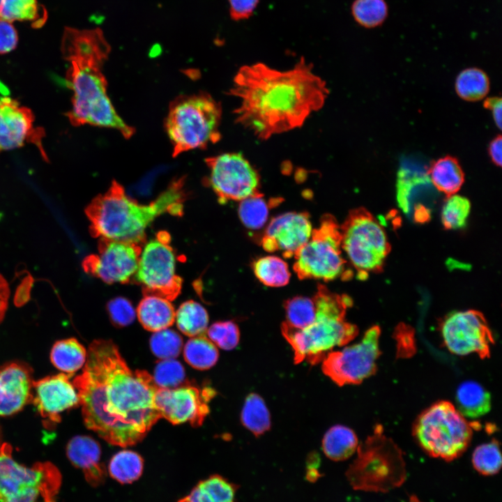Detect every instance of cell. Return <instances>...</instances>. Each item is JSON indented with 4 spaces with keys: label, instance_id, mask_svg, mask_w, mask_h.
I'll list each match as a JSON object with an SVG mask.
<instances>
[{
    "label": "cell",
    "instance_id": "cell-1",
    "mask_svg": "<svg viewBox=\"0 0 502 502\" xmlns=\"http://www.w3.org/2000/svg\"><path fill=\"white\" fill-rule=\"evenodd\" d=\"M72 382L85 426L111 445L137 444L161 418L153 376L131 370L111 340L91 343L82 372Z\"/></svg>",
    "mask_w": 502,
    "mask_h": 502
},
{
    "label": "cell",
    "instance_id": "cell-2",
    "mask_svg": "<svg viewBox=\"0 0 502 502\" xmlns=\"http://www.w3.org/2000/svg\"><path fill=\"white\" fill-rule=\"evenodd\" d=\"M229 93L240 100L234 111L236 122L266 140L301 127L324 106L329 91L302 57L287 70L263 63L243 66L234 76Z\"/></svg>",
    "mask_w": 502,
    "mask_h": 502
},
{
    "label": "cell",
    "instance_id": "cell-3",
    "mask_svg": "<svg viewBox=\"0 0 502 502\" xmlns=\"http://www.w3.org/2000/svg\"><path fill=\"white\" fill-rule=\"evenodd\" d=\"M110 51L100 29H65L61 52L68 62L66 83L72 91V106L66 116L73 126L88 124L114 129L129 139L135 128L119 116L107 93L102 67Z\"/></svg>",
    "mask_w": 502,
    "mask_h": 502
},
{
    "label": "cell",
    "instance_id": "cell-4",
    "mask_svg": "<svg viewBox=\"0 0 502 502\" xmlns=\"http://www.w3.org/2000/svg\"><path fill=\"white\" fill-rule=\"evenodd\" d=\"M184 177L174 179L154 201L140 204L113 181L108 190L96 196L85 208L93 237L143 245L146 229L158 216L167 213L181 216L186 197Z\"/></svg>",
    "mask_w": 502,
    "mask_h": 502
},
{
    "label": "cell",
    "instance_id": "cell-5",
    "mask_svg": "<svg viewBox=\"0 0 502 502\" xmlns=\"http://www.w3.org/2000/svg\"><path fill=\"white\" fill-rule=\"evenodd\" d=\"M312 298L316 316L312 324L301 330L284 322L281 325L282 334L293 349L295 363H321L334 347L348 344L358 333V327L345 319L352 305L349 296L332 292L319 284Z\"/></svg>",
    "mask_w": 502,
    "mask_h": 502
},
{
    "label": "cell",
    "instance_id": "cell-6",
    "mask_svg": "<svg viewBox=\"0 0 502 502\" xmlns=\"http://www.w3.org/2000/svg\"><path fill=\"white\" fill-rule=\"evenodd\" d=\"M221 117L220 104L205 92L175 98L165 122L173 147L172 156L218 142L221 137Z\"/></svg>",
    "mask_w": 502,
    "mask_h": 502
},
{
    "label": "cell",
    "instance_id": "cell-7",
    "mask_svg": "<svg viewBox=\"0 0 502 502\" xmlns=\"http://www.w3.org/2000/svg\"><path fill=\"white\" fill-rule=\"evenodd\" d=\"M413 433L429 455L451 461L467 448L473 434V425L452 403L439 401L418 416Z\"/></svg>",
    "mask_w": 502,
    "mask_h": 502
},
{
    "label": "cell",
    "instance_id": "cell-8",
    "mask_svg": "<svg viewBox=\"0 0 502 502\" xmlns=\"http://www.w3.org/2000/svg\"><path fill=\"white\" fill-rule=\"evenodd\" d=\"M342 251L340 225L334 216L324 214L310 239L293 257V269L300 280L349 279L351 271Z\"/></svg>",
    "mask_w": 502,
    "mask_h": 502
},
{
    "label": "cell",
    "instance_id": "cell-9",
    "mask_svg": "<svg viewBox=\"0 0 502 502\" xmlns=\"http://www.w3.org/2000/svg\"><path fill=\"white\" fill-rule=\"evenodd\" d=\"M342 250L363 278L382 270L390 248L386 234L365 208L353 209L340 225Z\"/></svg>",
    "mask_w": 502,
    "mask_h": 502
},
{
    "label": "cell",
    "instance_id": "cell-10",
    "mask_svg": "<svg viewBox=\"0 0 502 502\" xmlns=\"http://www.w3.org/2000/svg\"><path fill=\"white\" fill-rule=\"evenodd\" d=\"M61 484V476L51 463L22 466L12 457L11 446L0 447V502H38L53 498Z\"/></svg>",
    "mask_w": 502,
    "mask_h": 502
},
{
    "label": "cell",
    "instance_id": "cell-11",
    "mask_svg": "<svg viewBox=\"0 0 502 502\" xmlns=\"http://www.w3.org/2000/svg\"><path fill=\"white\" fill-rule=\"evenodd\" d=\"M404 461L400 450L383 434L380 425L372 436L358 447V457L347 472L351 485L358 489L385 490L395 487L390 473L404 474Z\"/></svg>",
    "mask_w": 502,
    "mask_h": 502
},
{
    "label": "cell",
    "instance_id": "cell-12",
    "mask_svg": "<svg viewBox=\"0 0 502 502\" xmlns=\"http://www.w3.org/2000/svg\"><path fill=\"white\" fill-rule=\"evenodd\" d=\"M170 240L167 231H160L142 250L133 279L142 286L144 296L172 301L181 293L183 280L176 274V257Z\"/></svg>",
    "mask_w": 502,
    "mask_h": 502
},
{
    "label": "cell",
    "instance_id": "cell-13",
    "mask_svg": "<svg viewBox=\"0 0 502 502\" xmlns=\"http://www.w3.org/2000/svg\"><path fill=\"white\" fill-rule=\"evenodd\" d=\"M380 334V328L373 326L360 342L328 353L322 360L323 372L338 386L358 384L374 374L381 353Z\"/></svg>",
    "mask_w": 502,
    "mask_h": 502
},
{
    "label": "cell",
    "instance_id": "cell-14",
    "mask_svg": "<svg viewBox=\"0 0 502 502\" xmlns=\"http://www.w3.org/2000/svg\"><path fill=\"white\" fill-rule=\"evenodd\" d=\"M207 183L222 204L262 194L257 170L241 153H226L205 160Z\"/></svg>",
    "mask_w": 502,
    "mask_h": 502
},
{
    "label": "cell",
    "instance_id": "cell-15",
    "mask_svg": "<svg viewBox=\"0 0 502 502\" xmlns=\"http://www.w3.org/2000/svg\"><path fill=\"white\" fill-rule=\"evenodd\" d=\"M441 333L447 349L456 355L476 353L490 356L494 340L483 314L473 310L449 314L441 324Z\"/></svg>",
    "mask_w": 502,
    "mask_h": 502
},
{
    "label": "cell",
    "instance_id": "cell-16",
    "mask_svg": "<svg viewBox=\"0 0 502 502\" xmlns=\"http://www.w3.org/2000/svg\"><path fill=\"white\" fill-rule=\"evenodd\" d=\"M98 253L86 257L84 271L107 284H126L137 271L142 245L100 238Z\"/></svg>",
    "mask_w": 502,
    "mask_h": 502
},
{
    "label": "cell",
    "instance_id": "cell-17",
    "mask_svg": "<svg viewBox=\"0 0 502 502\" xmlns=\"http://www.w3.org/2000/svg\"><path fill=\"white\" fill-rule=\"evenodd\" d=\"M45 135V130L35 126V117L29 108L10 96H0V153L30 143L39 150L43 159L49 162L42 142Z\"/></svg>",
    "mask_w": 502,
    "mask_h": 502
},
{
    "label": "cell",
    "instance_id": "cell-18",
    "mask_svg": "<svg viewBox=\"0 0 502 502\" xmlns=\"http://www.w3.org/2000/svg\"><path fill=\"white\" fill-rule=\"evenodd\" d=\"M201 393L194 386H181L175 388H158L154 403L161 418L173 425L190 422L195 427L200 426L209 412L207 401L211 394Z\"/></svg>",
    "mask_w": 502,
    "mask_h": 502
},
{
    "label": "cell",
    "instance_id": "cell-19",
    "mask_svg": "<svg viewBox=\"0 0 502 502\" xmlns=\"http://www.w3.org/2000/svg\"><path fill=\"white\" fill-rule=\"evenodd\" d=\"M312 231L308 213L287 212L269 222L260 243L267 252H280L290 258L310 239Z\"/></svg>",
    "mask_w": 502,
    "mask_h": 502
},
{
    "label": "cell",
    "instance_id": "cell-20",
    "mask_svg": "<svg viewBox=\"0 0 502 502\" xmlns=\"http://www.w3.org/2000/svg\"><path fill=\"white\" fill-rule=\"evenodd\" d=\"M72 375L60 373L32 382L36 391L32 402L51 423H60L61 412L79 404L77 391L70 381Z\"/></svg>",
    "mask_w": 502,
    "mask_h": 502
},
{
    "label": "cell",
    "instance_id": "cell-21",
    "mask_svg": "<svg viewBox=\"0 0 502 502\" xmlns=\"http://www.w3.org/2000/svg\"><path fill=\"white\" fill-rule=\"evenodd\" d=\"M32 382L25 365L11 363L0 367V416L14 414L32 402Z\"/></svg>",
    "mask_w": 502,
    "mask_h": 502
},
{
    "label": "cell",
    "instance_id": "cell-22",
    "mask_svg": "<svg viewBox=\"0 0 502 502\" xmlns=\"http://www.w3.org/2000/svg\"><path fill=\"white\" fill-rule=\"evenodd\" d=\"M66 452L69 460L83 471L90 485L104 484L107 472L100 462V446L95 439L88 436H75L68 442Z\"/></svg>",
    "mask_w": 502,
    "mask_h": 502
},
{
    "label": "cell",
    "instance_id": "cell-23",
    "mask_svg": "<svg viewBox=\"0 0 502 502\" xmlns=\"http://www.w3.org/2000/svg\"><path fill=\"white\" fill-rule=\"evenodd\" d=\"M176 311L170 301L162 297L146 295L139 303L136 316L147 330L156 332L173 325Z\"/></svg>",
    "mask_w": 502,
    "mask_h": 502
},
{
    "label": "cell",
    "instance_id": "cell-24",
    "mask_svg": "<svg viewBox=\"0 0 502 502\" xmlns=\"http://www.w3.org/2000/svg\"><path fill=\"white\" fill-rule=\"evenodd\" d=\"M429 181L447 196L456 194L464 182V173L457 158L446 155L433 162L427 172Z\"/></svg>",
    "mask_w": 502,
    "mask_h": 502
},
{
    "label": "cell",
    "instance_id": "cell-25",
    "mask_svg": "<svg viewBox=\"0 0 502 502\" xmlns=\"http://www.w3.org/2000/svg\"><path fill=\"white\" fill-rule=\"evenodd\" d=\"M455 400L456 409L465 418H479L491 409L489 393L473 381H464L458 386Z\"/></svg>",
    "mask_w": 502,
    "mask_h": 502
},
{
    "label": "cell",
    "instance_id": "cell-26",
    "mask_svg": "<svg viewBox=\"0 0 502 502\" xmlns=\"http://www.w3.org/2000/svg\"><path fill=\"white\" fill-rule=\"evenodd\" d=\"M236 486L219 475L200 480L178 502H236Z\"/></svg>",
    "mask_w": 502,
    "mask_h": 502
},
{
    "label": "cell",
    "instance_id": "cell-27",
    "mask_svg": "<svg viewBox=\"0 0 502 502\" xmlns=\"http://www.w3.org/2000/svg\"><path fill=\"white\" fill-rule=\"evenodd\" d=\"M87 351L75 338L57 341L53 345L50 359L52 364L66 374H73L84 365Z\"/></svg>",
    "mask_w": 502,
    "mask_h": 502
},
{
    "label": "cell",
    "instance_id": "cell-28",
    "mask_svg": "<svg viewBox=\"0 0 502 502\" xmlns=\"http://www.w3.org/2000/svg\"><path fill=\"white\" fill-rule=\"evenodd\" d=\"M358 448V439L354 432L343 425H335L325 434L322 448L325 455L335 461L351 457Z\"/></svg>",
    "mask_w": 502,
    "mask_h": 502
},
{
    "label": "cell",
    "instance_id": "cell-29",
    "mask_svg": "<svg viewBox=\"0 0 502 502\" xmlns=\"http://www.w3.org/2000/svg\"><path fill=\"white\" fill-rule=\"evenodd\" d=\"M47 18L46 11L38 0H0V20L9 22L29 21L34 27L41 26Z\"/></svg>",
    "mask_w": 502,
    "mask_h": 502
},
{
    "label": "cell",
    "instance_id": "cell-30",
    "mask_svg": "<svg viewBox=\"0 0 502 502\" xmlns=\"http://www.w3.org/2000/svg\"><path fill=\"white\" fill-rule=\"evenodd\" d=\"M490 82L487 75L478 68H468L457 75L455 89L464 100L476 102L483 99L489 93Z\"/></svg>",
    "mask_w": 502,
    "mask_h": 502
},
{
    "label": "cell",
    "instance_id": "cell-31",
    "mask_svg": "<svg viewBox=\"0 0 502 502\" xmlns=\"http://www.w3.org/2000/svg\"><path fill=\"white\" fill-rule=\"evenodd\" d=\"M175 321L181 333L193 337L205 334L208 314L200 303L189 300L179 306L176 312Z\"/></svg>",
    "mask_w": 502,
    "mask_h": 502
},
{
    "label": "cell",
    "instance_id": "cell-32",
    "mask_svg": "<svg viewBox=\"0 0 502 502\" xmlns=\"http://www.w3.org/2000/svg\"><path fill=\"white\" fill-rule=\"evenodd\" d=\"M143 469L142 456L130 450L116 453L108 464L109 476L121 484H130L137 480L142 474Z\"/></svg>",
    "mask_w": 502,
    "mask_h": 502
},
{
    "label": "cell",
    "instance_id": "cell-33",
    "mask_svg": "<svg viewBox=\"0 0 502 502\" xmlns=\"http://www.w3.org/2000/svg\"><path fill=\"white\" fill-rule=\"evenodd\" d=\"M252 268L256 277L266 286L280 287L289 282L291 274L288 265L277 256L258 258L253 261Z\"/></svg>",
    "mask_w": 502,
    "mask_h": 502
},
{
    "label": "cell",
    "instance_id": "cell-34",
    "mask_svg": "<svg viewBox=\"0 0 502 502\" xmlns=\"http://www.w3.org/2000/svg\"><path fill=\"white\" fill-rule=\"evenodd\" d=\"M185 360L195 369L205 370L218 361L219 352L215 344L204 335L191 337L183 350Z\"/></svg>",
    "mask_w": 502,
    "mask_h": 502
},
{
    "label": "cell",
    "instance_id": "cell-35",
    "mask_svg": "<svg viewBox=\"0 0 502 502\" xmlns=\"http://www.w3.org/2000/svg\"><path fill=\"white\" fill-rule=\"evenodd\" d=\"M279 201V198H273L268 202L263 194L247 197L240 201L239 218L247 229H260L268 221L270 207Z\"/></svg>",
    "mask_w": 502,
    "mask_h": 502
},
{
    "label": "cell",
    "instance_id": "cell-36",
    "mask_svg": "<svg viewBox=\"0 0 502 502\" xmlns=\"http://www.w3.org/2000/svg\"><path fill=\"white\" fill-rule=\"evenodd\" d=\"M241 420L245 428L259 436L271 427V416L264 400L256 393H250L243 406Z\"/></svg>",
    "mask_w": 502,
    "mask_h": 502
},
{
    "label": "cell",
    "instance_id": "cell-37",
    "mask_svg": "<svg viewBox=\"0 0 502 502\" xmlns=\"http://www.w3.org/2000/svg\"><path fill=\"white\" fill-rule=\"evenodd\" d=\"M351 10L354 20L366 29L381 26L388 15L385 0H354Z\"/></svg>",
    "mask_w": 502,
    "mask_h": 502
},
{
    "label": "cell",
    "instance_id": "cell-38",
    "mask_svg": "<svg viewBox=\"0 0 502 502\" xmlns=\"http://www.w3.org/2000/svg\"><path fill=\"white\" fill-rule=\"evenodd\" d=\"M286 321L288 326L294 329H303L314 321L316 307L312 298L298 296L284 301Z\"/></svg>",
    "mask_w": 502,
    "mask_h": 502
},
{
    "label": "cell",
    "instance_id": "cell-39",
    "mask_svg": "<svg viewBox=\"0 0 502 502\" xmlns=\"http://www.w3.org/2000/svg\"><path fill=\"white\" fill-rule=\"evenodd\" d=\"M470 209V201L466 197L457 194L448 196L441 210V221L445 228H462L466 225Z\"/></svg>",
    "mask_w": 502,
    "mask_h": 502
},
{
    "label": "cell",
    "instance_id": "cell-40",
    "mask_svg": "<svg viewBox=\"0 0 502 502\" xmlns=\"http://www.w3.org/2000/svg\"><path fill=\"white\" fill-rule=\"evenodd\" d=\"M474 468L481 474L494 475L499 472L502 465V456L497 441L478 446L472 455Z\"/></svg>",
    "mask_w": 502,
    "mask_h": 502
},
{
    "label": "cell",
    "instance_id": "cell-41",
    "mask_svg": "<svg viewBox=\"0 0 502 502\" xmlns=\"http://www.w3.org/2000/svg\"><path fill=\"white\" fill-rule=\"evenodd\" d=\"M150 347L153 353L160 359L175 358L181 351L183 339L176 331L163 329L152 335Z\"/></svg>",
    "mask_w": 502,
    "mask_h": 502
},
{
    "label": "cell",
    "instance_id": "cell-42",
    "mask_svg": "<svg viewBox=\"0 0 502 502\" xmlns=\"http://www.w3.org/2000/svg\"><path fill=\"white\" fill-rule=\"evenodd\" d=\"M153 380L158 388H175L181 386L185 374L181 363L174 359H161L154 370Z\"/></svg>",
    "mask_w": 502,
    "mask_h": 502
},
{
    "label": "cell",
    "instance_id": "cell-43",
    "mask_svg": "<svg viewBox=\"0 0 502 502\" xmlns=\"http://www.w3.org/2000/svg\"><path fill=\"white\" fill-rule=\"evenodd\" d=\"M209 340L220 348L231 350L238 344L240 331L234 321H218L213 324L207 330Z\"/></svg>",
    "mask_w": 502,
    "mask_h": 502
},
{
    "label": "cell",
    "instance_id": "cell-44",
    "mask_svg": "<svg viewBox=\"0 0 502 502\" xmlns=\"http://www.w3.org/2000/svg\"><path fill=\"white\" fill-rule=\"evenodd\" d=\"M107 311L112 324L118 328L131 324L136 317V310L131 302L121 296L110 300L107 304Z\"/></svg>",
    "mask_w": 502,
    "mask_h": 502
},
{
    "label": "cell",
    "instance_id": "cell-45",
    "mask_svg": "<svg viewBox=\"0 0 502 502\" xmlns=\"http://www.w3.org/2000/svg\"><path fill=\"white\" fill-rule=\"evenodd\" d=\"M229 14L233 20H244L251 17L259 0H228Z\"/></svg>",
    "mask_w": 502,
    "mask_h": 502
},
{
    "label": "cell",
    "instance_id": "cell-46",
    "mask_svg": "<svg viewBox=\"0 0 502 502\" xmlns=\"http://www.w3.org/2000/svg\"><path fill=\"white\" fill-rule=\"evenodd\" d=\"M17 33L10 22L0 20V54L13 50L17 44Z\"/></svg>",
    "mask_w": 502,
    "mask_h": 502
},
{
    "label": "cell",
    "instance_id": "cell-47",
    "mask_svg": "<svg viewBox=\"0 0 502 502\" xmlns=\"http://www.w3.org/2000/svg\"><path fill=\"white\" fill-rule=\"evenodd\" d=\"M501 98L492 97L487 98L483 103L485 108L492 112L493 119L499 129L501 128Z\"/></svg>",
    "mask_w": 502,
    "mask_h": 502
},
{
    "label": "cell",
    "instance_id": "cell-48",
    "mask_svg": "<svg viewBox=\"0 0 502 502\" xmlns=\"http://www.w3.org/2000/svg\"><path fill=\"white\" fill-rule=\"evenodd\" d=\"M501 152L502 138L501 135H498L490 142L488 147V153L491 160L494 165L498 167L501 166Z\"/></svg>",
    "mask_w": 502,
    "mask_h": 502
},
{
    "label": "cell",
    "instance_id": "cell-49",
    "mask_svg": "<svg viewBox=\"0 0 502 502\" xmlns=\"http://www.w3.org/2000/svg\"><path fill=\"white\" fill-rule=\"evenodd\" d=\"M10 290L5 278L0 274V323L4 318L8 307Z\"/></svg>",
    "mask_w": 502,
    "mask_h": 502
},
{
    "label": "cell",
    "instance_id": "cell-50",
    "mask_svg": "<svg viewBox=\"0 0 502 502\" xmlns=\"http://www.w3.org/2000/svg\"><path fill=\"white\" fill-rule=\"evenodd\" d=\"M409 502H421L416 496H411Z\"/></svg>",
    "mask_w": 502,
    "mask_h": 502
},
{
    "label": "cell",
    "instance_id": "cell-51",
    "mask_svg": "<svg viewBox=\"0 0 502 502\" xmlns=\"http://www.w3.org/2000/svg\"><path fill=\"white\" fill-rule=\"evenodd\" d=\"M43 500H44L43 502H55L54 501L53 498H48V499H45Z\"/></svg>",
    "mask_w": 502,
    "mask_h": 502
}]
</instances>
